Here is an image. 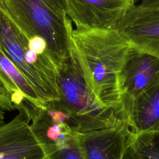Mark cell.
<instances>
[{
    "label": "cell",
    "mask_w": 159,
    "mask_h": 159,
    "mask_svg": "<svg viewBox=\"0 0 159 159\" xmlns=\"http://www.w3.org/2000/svg\"><path fill=\"white\" fill-rule=\"evenodd\" d=\"M0 80L11 94L16 109L24 102L39 107H44L45 104L17 68L12 60L4 52L0 43Z\"/></svg>",
    "instance_id": "cell-11"
},
{
    "label": "cell",
    "mask_w": 159,
    "mask_h": 159,
    "mask_svg": "<svg viewBox=\"0 0 159 159\" xmlns=\"http://www.w3.org/2000/svg\"><path fill=\"white\" fill-rule=\"evenodd\" d=\"M130 135L125 122L102 129L75 133L84 159H123Z\"/></svg>",
    "instance_id": "cell-9"
},
{
    "label": "cell",
    "mask_w": 159,
    "mask_h": 159,
    "mask_svg": "<svg viewBox=\"0 0 159 159\" xmlns=\"http://www.w3.org/2000/svg\"><path fill=\"white\" fill-rule=\"evenodd\" d=\"M57 86L59 99L50 102L71 116L79 127V133L125 122L122 114L103 106L95 98L85 81L73 52L58 70Z\"/></svg>",
    "instance_id": "cell-3"
},
{
    "label": "cell",
    "mask_w": 159,
    "mask_h": 159,
    "mask_svg": "<svg viewBox=\"0 0 159 159\" xmlns=\"http://www.w3.org/2000/svg\"><path fill=\"white\" fill-rule=\"evenodd\" d=\"M66 14L77 29H116L136 0H65Z\"/></svg>",
    "instance_id": "cell-6"
},
{
    "label": "cell",
    "mask_w": 159,
    "mask_h": 159,
    "mask_svg": "<svg viewBox=\"0 0 159 159\" xmlns=\"http://www.w3.org/2000/svg\"><path fill=\"white\" fill-rule=\"evenodd\" d=\"M159 83V57L132 48L120 76L124 106Z\"/></svg>",
    "instance_id": "cell-8"
},
{
    "label": "cell",
    "mask_w": 159,
    "mask_h": 159,
    "mask_svg": "<svg viewBox=\"0 0 159 159\" xmlns=\"http://www.w3.org/2000/svg\"><path fill=\"white\" fill-rule=\"evenodd\" d=\"M47 158L49 159H84L75 138V134L66 147L52 153Z\"/></svg>",
    "instance_id": "cell-13"
},
{
    "label": "cell",
    "mask_w": 159,
    "mask_h": 159,
    "mask_svg": "<svg viewBox=\"0 0 159 159\" xmlns=\"http://www.w3.org/2000/svg\"><path fill=\"white\" fill-rule=\"evenodd\" d=\"M47 155L34 133L25 113L0 126V159H46Z\"/></svg>",
    "instance_id": "cell-7"
},
{
    "label": "cell",
    "mask_w": 159,
    "mask_h": 159,
    "mask_svg": "<svg viewBox=\"0 0 159 159\" xmlns=\"http://www.w3.org/2000/svg\"><path fill=\"white\" fill-rule=\"evenodd\" d=\"M116 29L134 48L159 57V0H140Z\"/></svg>",
    "instance_id": "cell-5"
},
{
    "label": "cell",
    "mask_w": 159,
    "mask_h": 159,
    "mask_svg": "<svg viewBox=\"0 0 159 159\" xmlns=\"http://www.w3.org/2000/svg\"><path fill=\"white\" fill-rule=\"evenodd\" d=\"M46 159H49V158H46Z\"/></svg>",
    "instance_id": "cell-16"
},
{
    "label": "cell",
    "mask_w": 159,
    "mask_h": 159,
    "mask_svg": "<svg viewBox=\"0 0 159 159\" xmlns=\"http://www.w3.org/2000/svg\"><path fill=\"white\" fill-rule=\"evenodd\" d=\"M129 147L138 159H159V131L130 132Z\"/></svg>",
    "instance_id": "cell-12"
},
{
    "label": "cell",
    "mask_w": 159,
    "mask_h": 159,
    "mask_svg": "<svg viewBox=\"0 0 159 159\" xmlns=\"http://www.w3.org/2000/svg\"><path fill=\"white\" fill-rule=\"evenodd\" d=\"M131 134L159 131V83L124 106Z\"/></svg>",
    "instance_id": "cell-10"
},
{
    "label": "cell",
    "mask_w": 159,
    "mask_h": 159,
    "mask_svg": "<svg viewBox=\"0 0 159 159\" xmlns=\"http://www.w3.org/2000/svg\"><path fill=\"white\" fill-rule=\"evenodd\" d=\"M46 5L55 12L61 14H66V6L65 0H42Z\"/></svg>",
    "instance_id": "cell-15"
},
{
    "label": "cell",
    "mask_w": 159,
    "mask_h": 159,
    "mask_svg": "<svg viewBox=\"0 0 159 159\" xmlns=\"http://www.w3.org/2000/svg\"><path fill=\"white\" fill-rule=\"evenodd\" d=\"M0 6L26 35L43 38L58 69L73 54L71 21L42 0H0Z\"/></svg>",
    "instance_id": "cell-4"
},
{
    "label": "cell",
    "mask_w": 159,
    "mask_h": 159,
    "mask_svg": "<svg viewBox=\"0 0 159 159\" xmlns=\"http://www.w3.org/2000/svg\"><path fill=\"white\" fill-rule=\"evenodd\" d=\"M73 53L85 81L97 100L125 118L120 76L133 48L117 29H76Z\"/></svg>",
    "instance_id": "cell-1"
},
{
    "label": "cell",
    "mask_w": 159,
    "mask_h": 159,
    "mask_svg": "<svg viewBox=\"0 0 159 159\" xmlns=\"http://www.w3.org/2000/svg\"><path fill=\"white\" fill-rule=\"evenodd\" d=\"M0 43L45 104L58 100L59 69L47 44L40 39H29L1 6Z\"/></svg>",
    "instance_id": "cell-2"
},
{
    "label": "cell",
    "mask_w": 159,
    "mask_h": 159,
    "mask_svg": "<svg viewBox=\"0 0 159 159\" xmlns=\"http://www.w3.org/2000/svg\"><path fill=\"white\" fill-rule=\"evenodd\" d=\"M0 106L6 111L16 109L13 98L6 87L0 80Z\"/></svg>",
    "instance_id": "cell-14"
}]
</instances>
